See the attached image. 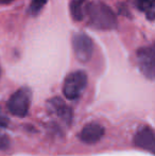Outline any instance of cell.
Listing matches in <instances>:
<instances>
[{
    "label": "cell",
    "instance_id": "obj_13",
    "mask_svg": "<svg viewBox=\"0 0 155 156\" xmlns=\"http://www.w3.org/2000/svg\"><path fill=\"white\" fill-rule=\"evenodd\" d=\"M13 1H14V0H0V4H8Z\"/></svg>",
    "mask_w": 155,
    "mask_h": 156
},
{
    "label": "cell",
    "instance_id": "obj_2",
    "mask_svg": "<svg viewBox=\"0 0 155 156\" xmlns=\"http://www.w3.org/2000/svg\"><path fill=\"white\" fill-rule=\"evenodd\" d=\"M32 94L28 87H23L16 90L8 101V108L11 114L16 117H26L31 105Z\"/></svg>",
    "mask_w": 155,
    "mask_h": 156
},
{
    "label": "cell",
    "instance_id": "obj_4",
    "mask_svg": "<svg viewBox=\"0 0 155 156\" xmlns=\"http://www.w3.org/2000/svg\"><path fill=\"white\" fill-rule=\"evenodd\" d=\"M137 62L141 73L149 80L153 81L155 76L154 47H143L137 51Z\"/></svg>",
    "mask_w": 155,
    "mask_h": 156
},
{
    "label": "cell",
    "instance_id": "obj_8",
    "mask_svg": "<svg viewBox=\"0 0 155 156\" xmlns=\"http://www.w3.org/2000/svg\"><path fill=\"white\" fill-rule=\"evenodd\" d=\"M86 0H72L70 4V13L76 21H81L86 15Z\"/></svg>",
    "mask_w": 155,
    "mask_h": 156
},
{
    "label": "cell",
    "instance_id": "obj_6",
    "mask_svg": "<svg viewBox=\"0 0 155 156\" xmlns=\"http://www.w3.org/2000/svg\"><path fill=\"white\" fill-rule=\"evenodd\" d=\"M134 144L138 148L153 154L155 150V138L153 129L150 126L141 127L135 135Z\"/></svg>",
    "mask_w": 155,
    "mask_h": 156
},
{
    "label": "cell",
    "instance_id": "obj_9",
    "mask_svg": "<svg viewBox=\"0 0 155 156\" xmlns=\"http://www.w3.org/2000/svg\"><path fill=\"white\" fill-rule=\"evenodd\" d=\"M154 1L155 0H135V4L138 8V10L143 11L146 13L147 17L150 20H153L154 19Z\"/></svg>",
    "mask_w": 155,
    "mask_h": 156
},
{
    "label": "cell",
    "instance_id": "obj_1",
    "mask_svg": "<svg viewBox=\"0 0 155 156\" xmlns=\"http://www.w3.org/2000/svg\"><path fill=\"white\" fill-rule=\"evenodd\" d=\"M86 15L89 25L98 30H113L117 27V18L112 9L100 1L87 3Z\"/></svg>",
    "mask_w": 155,
    "mask_h": 156
},
{
    "label": "cell",
    "instance_id": "obj_12",
    "mask_svg": "<svg viewBox=\"0 0 155 156\" xmlns=\"http://www.w3.org/2000/svg\"><path fill=\"white\" fill-rule=\"evenodd\" d=\"M8 139L4 136H0V149H4L8 146Z\"/></svg>",
    "mask_w": 155,
    "mask_h": 156
},
{
    "label": "cell",
    "instance_id": "obj_3",
    "mask_svg": "<svg viewBox=\"0 0 155 156\" xmlns=\"http://www.w3.org/2000/svg\"><path fill=\"white\" fill-rule=\"evenodd\" d=\"M87 86V76L84 71H75L67 76L64 82L63 91L67 99L77 100Z\"/></svg>",
    "mask_w": 155,
    "mask_h": 156
},
{
    "label": "cell",
    "instance_id": "obj_11",
    "mask_svg": "<svg viewBox=\"0 0 155 156\" xmlns=\"http://www.w3.org/2000/svg\"><path fill=\"white\" fill-rule=\"evenodd\" d=\"M8 122H9L8 118H5L2 114H0V126L5 127L8 125Z\"/></svg>",
    "mask_w": 155,
    "mask_h": 156
},
{
    "label": "cell",
    "instance_id": "obj_7",
    "mask_svg": "<svg viewBox=\"0 0 155 156\" xmlns=\"http://www.w3.org/2000/svg\"><path fill=\"white\" fill-rule=\"evenodd\" d=\"M104 127L101 124L91 122L86 124L83 129L81 131L80 138L83 142L87 144H93L101 140V138L104 136Z\"/></svg>",
    "mask_w": 155,
    "mask_h": 156
},
{
    "label": "cell",
    "instance_id": "obj_5",
    "mask_svg": "<svg viewBox=\"0 0 155 156\" xmlns=\"http://www.w3.org/2000/svg\"><path fill=\"white\" fill-rule=\"evenodd\" d=\"M73 51L77 58L82 63H87L91 58L93 51V43L89 36L84 33L76 34L72 38Z\"/></svg>",
    "mask_w": 155,
    "mask_h": 156
},
{
    "label": "cell",
    "instance_id": "obj_10",
    "mask_svg": "<svg viewBox=\"0 0 155 156\" xmlns=\"http://www.w3.org/2000/svg\"><path fill=\"white\" fill-rule=\"evenodd\" d=\"M47 3V0H32L31 4L29 6V12L31 15L35 16L41 11V9Z\"/></svg>",
    "mask_w": 155,
    "mask_h": 156
}]
</instances>
